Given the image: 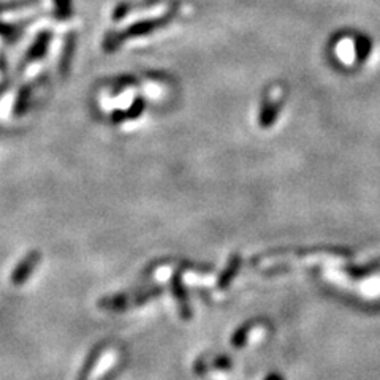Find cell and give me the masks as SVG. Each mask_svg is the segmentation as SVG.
<instances>
[{
    "instance_id": "6",
    "label": "cell",
    "mask_w": 380,
    "mask_h": 380,
    "mask_svg": "<svg viewBox=\"0 0 380 380\" xmlns=\"http://www.w3.org/2000/svg\"><path fill=\"white\" fill-rule=\"evenodd\" d=\"M230 363H232V361H230L228 358H219V360L214 361V365H217V366H230Z\"/></svg>"
},
{
    "instance_id": "1",
    "label": "cell",
    "mask_w": 380,
    "mask_h": 380,
    "mask_svg": "<svg viewBox=\"0 0 380 380\" xmlns=\"http://www.w3.org/2000/svg\"><path fill=\"white\" fill-rule=\"evenodd\" d=\"M40 260H42V253H40L38 251H32L27 257L22 258L13 271V274H11V279H10L11 284L13 285L24 284V282L29 279V276H31L33 269H35Z\"/></svg>"
},
{
    "instance_id": "5",
    "label": "cell",
    "mask_w": 380,
    "mask_h": 380,
    "mask_svg": "<svg viewBox=\"0 0 380 380\" xmlns=\"http://www.w3.org/2000/svg\"><path fill=\"white\" fill-rule=\"evenodd\" d=\"M238 263H239V257L235 255L232 258V263H230V267L227 268V271L222 274L221 280H219V289H225V287L230 284V280H232V276L236 273V269H238Z\"/></svg>"
},
{
    "instance_id": "7",
    "label": "cell",
    "mask_w": 380,
    "mask_h": 380,
    "mask_svg": "<svg viewBox=\"0 0 380 380\" xmlns=\"http://www.w3.org/2000/svg\"><path fill=\"white\" fill-rule=\"evenodd\" d=\"M268 380H282L279 376H271V377H269Z\"/></svg>"
},
{
    "instance_id": "2",
    "label": "cell",
    "mask_w": 380,
    "mask_h": 380,
    "mask_svg": "<svg viewBox=\"0 0 380 380\" xmlns=\"http://www.w3.org/2000/svg\"><path fill=\"white\" fill-rule=\"evenodd\" d=\"M180 274H175V278H173V290H175V296L177 298V301H180V308H181V314L184 319H189V306H187V299H186V293L182 290L181 280H180Z\"/></svg>"
},
{
    "instance_id": "3",
    "label": "cell",
    "mask_w": 380,
    "mask_h": 380,
    "mask_svg": "<svg viewBox=\"0 0 380 380\" xmlns=\"http://www.w3.org/2000/svg\"><path fill=\"white\" fill-rule=\"evenodd\" d=\"M102 350H103L102 345H97V347L94 350H92L90 355L88 356V360H86V363H84L81 372H79L78 380H88L89 379L90 372H92V367L95 366V363H97V360H99Z\"/></svg>"
},
{
    "instance_id": "4",
    "label": "cell",
    "mask_w": 380,
    "mask_h": 380,
    "mask_svg": "<svg viewBox=\"0 0 380 380\" xmlns=\"http://www.w3.org/2000/svg\"><path fill=\"white\" fill-rule=\"evenodd\" d=\"M100 306L109 309V310H122L127 308V296L125 295H116L111 298H105L100 301Z\"/></svg>"
}]
</instances>
